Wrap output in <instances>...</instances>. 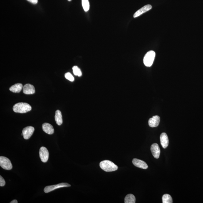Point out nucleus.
I'll list each match as a JSON object with an SVG mask.
<instances>
[{
    "label": "nucleus",
    "instance_id": "nucleus-1",
    "mask_svg": "<svg viewBox=\"0 0 203 203\" xmlns=\"http://www.w3.org/2000/svg\"><path fill=\"white\" fill-rule=\"evenodd\" d=\"M32 110L31 106L29 104L23 102H20L14 105L13 107L14 111L17 113H25Z\"/></svg>",
    "mask_w": 203,
    "mask_h": 203
},
{
    "label": "nucleus",
    "instance_id": "nucleus-2",
    "mask_svg": "<svg viewBox=\"0 0 203 203\" xmlns=\"http://www.w3.org/2000/svg\"><path fill=\"white\" fill-rule=\"evenodd\" d=\"M100 167L107 172H113L117 170L118 167L111 161L106 160L102 161L100 163Z\"/></svg>",
    "mask_w": 203,
    "mask_h": 203
},
{
    "label": "nucleus",
    "instance_id": "nucleus-3",
    "mask_svg": "<svg viewBox=\"0 0 203 203\" xmlns=\"http://www.w3.org/2000/svg\"><path fill=\"white\" fill-rule=\"evenodd\" d=\"M155 57V52L150 51L146 53L143 58V63L145 66L150 67L153 63Z\"/></svg>",
    "mask_w": 203,
    "mask_h": 203
},
{
    "label": "nucleus",
    "instance_id": "nucleus-4",
    "mask_svg": "<svg viewBox=\"0 0 203 203\" xmlns=\"http://www.w3.org/2000/svg\"><path fill=\"white\" fill-rule=\"evenodd\" d=\"M0 166L3 169L6 170H11L13 168L10 160L7 158L3 156L0 157Z\"/></svg>",
    "mask_w": 203,
    "mask_h": 203
},
{
    "label": "nucleus",
    "instance_id": "nucleus-5",
    "mask_svg": "<svg viewBox=\"0 0 203 203\" xmlns=\"http://www.w3.org/2000/svg\"><path fill=\"white\" fill-rule=\"evenodd\" d=\"M70 186L71 185L67 183H61L57 185L46 186L45 188L44 192L45 193H48L60 188L70 187Z\"/></svg>",
    "mask_w": 203,
    "mask_h": 203
},
{
    "label": "nucleus",
    "instance_id": "nucleus-6",
    "mask_svg": "<svg viewBox=\"0 0 203 203\" xmlns=\"http://www.w3.org/2000/svg\"><path fill=\"white\" fill-rule=\"evenodd\" d=\"M39 155L40 159L43 162H48L49 157V153L47 149L45 147H41L40 149Z\"/></svg>",
    "mask_w": 203,
    "mask_h": 203
},
{
    "label": "nucleus",
    "instance_id": "nucleus-7",
    "mask_svg": "<svg viewBox=\"0 0 203 203\" xmlns=\"http://www.w3.org/2000/svg\"><path fill=\"white\" fill-rule=\"evenodd\" d=\"M34 130V128L33 127L28 126L25 127L22 131L23 138L26 140L29 139L33 135Z\"/></svg>",
    "mask_w": 203,
    "mask_h": 203
},
{
    "label": "nucleus",
    "instance_id": "nucleus-8",
    "mask_svg": "<svg viewBox=\"0 0 203 203\" xmlns=\"http://www.w3.org/2000/svg\"><path fill=\"white\" fill-rule=\"evenodd\" d=\"M150 150L154 157L158 159L160 154V149L159 145L157 143L153 144L151 146Z\"/></svg>",
    "mask_w": 203,
    "mask_h": 203
},
{
    "label": "nucleus",
    "instance_id": "nucleus-9",
    "mask_svg": "<svg viewBox=\"0 0 203 203\" xmlns=\"http://www.w3.org/2000/svg\"><path fill=\"white\" fill-rule=\"evenodd\" d=\"M152 6L150 5H146L145 6H143L140 9L138 10L136 12L134 13V18H136L140 16L143 13L146 12L150 10L151 9Z\"/></svg>",
    "mask_w": 203,
    "mask_h": 203
},
{
    "label": "nucleus",
    "instance_id": "nucleus-10",
    "mask_svg": "<svg viewBox=\"0 0 203 203\" xmlns=\"http://www.w3.org/2000/svg\"><path fill=\"white\" fill-rule=\"evenodd\" d=\"M23 93L25 94H33L35 93V89L33 85L27 84L23 87Z\"/></svg>",
    "mask_w": 203,
    "mask_h": 203
},
{
    "label": "nucleus",
    "instance_id": "nucleus-11",
    "mask_svg": "<svg viewBox=\"0 0 203 203\" xmlns=\"http://www.w3.org/2000/svg\"><path fill=\"white\" fill-rule=\"evenodd\" d=\"M132 163L135 166L141 169H146L148 168V166L145 162L138 159H134L132 160Z\"/></svg>",
    "mask_w": 203,
    "mask_h": 203
},
{
    "label": "nucleus",
    "instance_id": "nucleus-12",
    "mask_svg": "<svg viewBox=\"0 0 203 203\" xmlns=\"http://www.w3.org/2000/svg\"><path fill=\"white\" fill-rule=\"evenodd\" d=\"M160 122V117L158 115H155L149 119L148 123L149 127H154L158 126Z\"/></svg>",
    "mask_w": 203,
    "mask_h": 203
},
{
    "label": "nucleus",
    "instance_id": "nucleus-13",
    "mask_svg": "<svg viewBox=\"0 0 203 203\" xmlns=\"http://www.w3.org/2000/svg\"><path fill=\"white\" fill-rule=\"evenodd\" d=\"M160 140L162 147L164 149L166 148L169 143L168 137L166 133L163 132L161 134Z\"/></svg>",
    "mask_w": 203,
    "mask_h": 203
},
{
    "label": "nucleus",
    "instance_id": "nucleus-14",
    "mask_svg": "<svg viewBox=\"0 0 203 203\" xmlns=\"http://www.w3.org/2000/svg\"><path fill=\"white\" fill-rule=\"evenodd\" d=\"M42 129L44 131L49 135L54 133V128L53 126L49 123H43L42 125Z\"/></svg>",
    "mask_w": 203,
    "mask_h": 203
},
{
    "label": "nucleus",
    "instance_id": "nucleus-15",
    "mask_svg": "<svg viewBox=\"0 0 203 203\" xmlns=\"http://www.w3.org/2000/svg\"><path fill=\"white\" fill-rule=\"evenodd\" d=\"M23 88V85L21 84L17 83L10 87V90L13 93H18L21 92Z\"/></svg>",
    "mask_w": 203,
    "mask_h": 203
},
{
    "label": "nucleus",
    "instance_id": "nucleus-16",
    "mask_svg": "<svg viewBox=\"0 0 203 203\" xmlns=\"http://www.w3.org/2000/svg\"><path fill=\"white\" fill-rule=\"evenodd\" d=\"M55 120L58 125H61L63 123V119L61 112L59 110H57L55 112Z\"/></svg>",
    "mask_w": 203,
    "mask_h": 203
},
{
    "label": "nucleus",
    "instance_id": "nucleus-17",
    "mask_svg": "<svg viewBox=\"0 0 203 203\" xmlns=\"http://www.w3.org/2000/svg\"><path fill=\"white\" fill-rule=\"evenodd\" d=\"M125 203H135V197L133 194H128L126 196L125 199Z\"/></svg>",
    "mask_w": 203,
    "mask_h": 203
},
{
    "label": "nucleus",
    "instance_id": "nucleus-18",
    "mask_svg": "<svg viewBox=\"0 0 203 203\" xmlns=\"http://www.w3.org/2000/svg\"><path fill=\"white\" fill-rule=\"evenodd\" d=\"M162 203H172L173 200L172 197L169 194H164L162 197Z\"/></svg>",
    "mask_w": 203,
    "mask_h": 203
},
{
    "label": "nucleus",
    "instance_id": "nucleus-19",
    "mask_svg": "<svg viewBox=\"0 0 203 203\" xmlns=\"http://www.w3.org/2000/svg\"><path fill=\"white\" fill-rule=\"evenodd\" d=\"M82 6L84 10L88 11L90 9V3L88 0H82Z\"/></svg>",
    "mask_w": 203,
    "mask_h": 203
},
{
    "label": "nucleus",
    "instance_id": "nucleus-20",
    "mask_svg": "<svg viewBox=\"0 0 203 203\" xmlns=\"http://www.w3.org/2000/svg\"><path fill=\"white\" fill-rule=\"evenodd\" d=\"M73 73L75 76H78L79 77H80L82 76V73L81 70L80 68L77 66H74L72 68Z\"/></svg>",
    "mask_w": 203,
    "mask_h": 203
},
{
    "label": "nucleus",
    "instance_id": "nucleus-21",
    "mask_svg": "<svg viewBox=\"0 0 203 203\" xmlns=\"http://www.w3.org/2000/svg\"><path fill=\"white\" fill-rule=\"evenodd\" d=\"M65 77L66 79L68 80L71 82L75 80L74 78L73 75L69 72L65 74Z\"/></svg>",
    "mask_w": 203,
    "mask_h": 203
},
{
    "label": "nucleus",
    "instance_id": "nucleus-22",
    "mask_svg": "<svg viewBox=\"0 0 203 203\" xmlns=\"http://www.w3.org/2000/svg\"><path fill=\"white\" fill-rule=\"evenodd\" d=\"M6 185V182L3 178L1 176H0V186L3 187Z\"/></svg>",
    "mask_w": 203,
    "mask_h": 203
},
{
    "label": "nucleus",
    "instance_id": "nucleus-23",
    "mask_svg": "<svg viewBox=\"0 0 203 203\" xmlns=\"http://www.w3.org/2000/svg\"><path fill=\"white\" fill-rule=\"evenodd\" d=\"M33 4H36L38 3V0H27Z\"/></svg>",
    "mask_w": 203,
    "mask_h": 203
},
{
    "label": "nucleus",
    "instance_id": "nucleus-24",
    "mask_svg": "<svg viewBox=\"0 0 203 203\" xmlns=\"http://www.w3.org/2000/svg\"><path fill=\"white\" fill-rule=\"evenodd\" d=\"M18 202L17 200H13L10 202V203H18Z\"/></svg>",
    "mask_w": 203,
    "mask_h": 203
},
{
    "label": "nucleus",
    "instance_id": "nucleus-25",
    "mask_svg": "<svg viewBox=\"0 0 203 203\" xmlns=\"http://www.w3.org/2000/svg\"><path fill=\"white\" fill-rule=\"evenodd\" d=\"M68 1H72V0H68Z\"/></svg>",
    "mask_w": 203,
    "mask_h": 203
},
{
    "label": "nucleus",
    "instance_id": "nucleus-26",
    "mask_svg": "<svg viewBox=\"0 0 203 203\" xmlns=\"http://www.w3.org/2000/svg\"><path fill=\"white\" fill-rule=\"evenodd\" d=\"M21 135H22V136L23 135V133H22Z\"/></svg>",
    "mask_w": 203,
    "mask_h": 203
}]
</instances>
